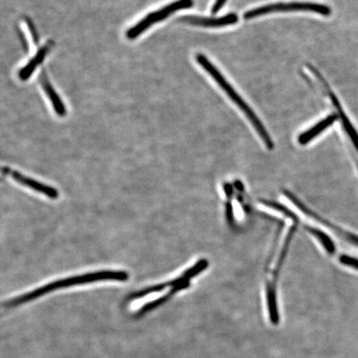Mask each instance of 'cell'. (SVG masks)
I'll return each mask as SVG.
<instances>
[{
  "label": "cell",
  "instance_id": "cell-7",
  "mask_svg": "<svg viewBox=\"0 0 358 358\" xmlns=\"http://www.w3.org/2000/svg\"><path fill=\"white\" fill-rule=\"evenodd\" d=\"M180 22L194 26L203 27V28H222L228 25L236 24L239 20L236 13L220 17H204L199 16H186L181 17Z\"/></svg>",
  "mask_w": 358,
  "mask_h": 358
},
{
  "label": "cell",
  "instance_id": "cell-6",
  "mask_svg": "<svg viewBox=\"0 0 358 358\" xmlns=\"http://www.w3.org/2000/svg\"><path fill=\"white\" fill-rule=\"evenodd\" d=\"M2 171L4 174H8L13 180L20 183L29 189H33L36 192H39L45 196H48L51 199H57L59 194L55 187H49L48 185H43L42 182L34 180V179L22 176L20 172L16 170H13L8 167H3Z\"/></svg>",
  "mask_w": 358,
  "mask_h": 358
},
{
  "label": "cell",
  "instance_id": "cell-9",
  "mask_svg": "<svg viewBox=\"0 0 358 358\" xmlns=\"http://www.w3.org/2000/svg\"><path fill=\"white\" fill-rule=\"evenodd\" d=\"M40 83H41L43 91L46 93L49 100H50L53 109H55L57 115L61 116V117H64L66 114L64 103L62 102L61 97L57 95L55 89L52 87L44 71H43L41 77H40Z\"/></svg>",
  "mask_w": 358,
  "mask_h": 358
},
{
  "label": "cell",
  "instance_id": "cell-13",
  "mask_svg": "<svg viewBox=\"0 0 358 358\" xmlns=\"http://www.w3.org/2000/svg\"><path fill=\"white\" fill-rule=\"evenodd\" d=\"M306 228L310 234L315 236L317 240L320 241V243L329 254L334 255L336 252V246L333 240L325 232L312 227H306Z\"/></svg>",
  "mask_w": 358,
  "mask_h": 358
},
{
  "label": "cell",
  "instance_id": "cell-16",
  "mask_svg": "<svg viewBox=\"0 0 358 358\" xmlns=\"http://www.w3.org/2000/svg\"><path fill=\"white\" fill-rule=\"evenodd\" d=\"M226 217L227 219L228 223L231 225L234 222V208H232V205L229 201L227 203L226 206Z\"/></svg>",
  "mask_w": 358,
  "mask_h": 358
},
{
  "label": "cell",
  "instance_id": "cell-17",
  "mask_svg": "<svg viewBox=\"0 0 358 358\" xmlns=\"http://www.w3.org/2000/svg\"><path fill=\"white\" fill-rule=\"evenodd\" d=\"M26 22L28 24L31 35H32L34 43L37 44L38 42V34L37 33V30L35 29L34 22L29 19H26Z\"/></svg>",
  "mask_w": 358,
  "mask_h": 358
},
{
  "label": "cell",
  "instance_id": "cell-10",
  "mask_svg": "<svg viewBox=\"0 0 358 358\" xmlns=\"http://www.w3.org/2000/svg\"><path fill=\"white\" fill-rule=\"evenodd\" d=\"M51 45H44L36 53L35 56L29 60L22 69L19 71V78L22 80H28L31 76L34 73L37 67L43 64L45 57L48 55L50 51Z\"/></svg>",
  "mask_w": 358,
  "mask_h": 358
},
{
  "label": "cell",
  "instance_id": "cell-5",
  "mask_svg": "<svg viewBox=\"0 0 358 358\" xmlns=\"http://www.w3.org/2000/svg\"><path fill=\"white\" fill-rule=\"evenodd\" d=\"M199 274L200 268L196 266H192L189 268V270L183 272V274L181 276L177 277V278L174 280L165 282V283L150 286V287L143 289L129 294L127 299V301L128 302L136 301V299L145 297L146 295H149L153 293H158L159 291H162L168 287H176V286L182 283H186V282H190L191 279L194 278V277Z\"/></svg>",
  "mask_w": 358,
  "mask_h": 358
},
{
  "label": "cell",
  "instance_id": "cell-11",
  "mask_svg": "<svg viewBox=\"0 0 358 358\" xmlns=\"http://www.w3.org/2000/svg\"><path fill=\"white\" fill-rule=\"evenodd\" d=\"M276 285L268 282L266 286V303L268 320L271 323L277 324L280 321L278 306H277Z\"/></svg>",
  "mask_w": 358,
  "mask_h": 358
},
{
  "label": "cell",
  "instance_id": "cell-12",
  "mask_svg": "<svg viewBox=\"0 0 358 358\" xmlns=\"http://www.w3.org/2000/svg\"><path fill=\"white\" fill-rule=\"evenodd\" d=\"M295 231H296V226L291 227L287 236H286L283 249H282L281 250L278 262H277L276 264L275 270L274 271V274H273V276H274V280H273L272 282L275 285H276L277 280H278L280 271L281 270L282 266H283L285 257L286 256H287L289 244L291 243V241H292Z\"/></svg>",
  "mask_w": 358,
  "mask_h": 358
},
{
  "label": "cell",
  "instance_id": "cell-8",
  "mask_svg": "<svg viewBox=\"0 0 358 358\" xmlns=\"http://www.w3.org/2000/svg\"><path fill=\"white\" fill-rule=\"evenodd\" d=\"M338 119V114H331L327 116L326 118L323 119L319 123H317L315 127L308 129L307 131L303 132L298 138L299 144L306 145L313 140L317 136L324 131L325 129H328L330 125L335 123L336 120Z\"/></svg>",
  "mask_w": 358,
  "mask_h": 358
},
{
  "label": "cell",
  "instance_id": "cell-19",
  "mask_svg": "<svg viewBox=\"0 0 358 358\" xmlns=\"http://www.w3.org/2000/svg\"><path fill=\"white\" fill-rule=\"evenodd\" d=\"M224 190H225L226 194L228 196H230L232 195V187L230 185H227L224 186Z\"/></svg>",
  "mask_w": 358,
  "mask_h": 358
},
{
  "label": "cell",
  "instance_id": "cell-14",
  "mask_svg": "<svg viewBox=\"0 0 358 358\" xmlns=\"http://www.w3.org/2000/svg\"><path fill=\"white\" fill-rule=\"evenodd\" d=\"M259 201H261L263 205L266 206V207L271 208L275 210V211H278L279 213L284 214L285 217L290 218L291 220H293L294 222H299L297 215L294 213L292 211H290V210L288 208H286L283 204L277 203L275 201L267 199H261Z\"/></svg>",
  "mask_w": 358,
  "mask_h": 358
},
{
  "label": "cell",
  "instance_id": "cell-4",
  "mask_svg": "<svg viewBox=\"0 0 358 358\" xmlns=\"http://www.w3.org/2000/svg\"><path fill=\"white\" fill-rule=\"evenodd\" d=\"M192 6H194V0H177L176 2L170 3L160 10L151 12L143 17L141 21H138L136 25L127 31V37L131 40L136 39L157 22L167 19L173 13L190 8Z\"/></svg>",
  "mask_w": 358,
  "mask_h": 358
},
{
  "label": "cell",
  "instance_id": "cell-3",
  "mask_svg": "<svg viewBox=\"0 0 358 358\" xmlns=\"http://www.w3.org/2000/svg\"><path fill=\"white\" fill-rule=\"evenodd\" d=\"M290 11L313 12L324 16H329L332 13L329 6L321 3L310 2L275 3L245 12L243 17L245 20H249L254 17L268 15V13Z\"/></svg>",
  "mask_w": 358,
  "mask_h": 358
},
{
  "label": "cell",
  "instance_id": "cell-15",
  "mask_svg": "<svg viewBox=\"0 0 358 358\" xmlns=\"http://www.w3.org/2000/svg\"><path fill=\"white\" fill-rule=\"evenodd\" d=\"M339 261L343 264V265L355 268V270L358 271L357 258L347 256V255H342V256L340 257L339 258Z\"/></svg>",
  "mask_w": 358,
  "mask_h": 358
},
{
  "label": "cell",
  "instance_id": "cell-2",
  "mask_svg": "<svg viewBox=\"0 0 358 358\" xmlns=\"http://www.w3.org/2000/svg\"><path fill=\"white\" fill-rule=\"evenodd\" d=\"M196 61L205 71H208V74L215 80V82L219 85V87L230 97V99L243 111V113L246 115V117L248 118L250 122L252 123L259 136H261L267 149L270 150H274V142H273L270 134H268L267 129L264 127L261 120H259L256 113H255L254 110L250 108L248 103H246L239 94L235 91V89L231 86L227 79L223 77L221 71L208 60L207 57L201 55V53L196 55Z\"/></svg>",
  "mask_w": 358,
  "mask_h": 358
},
{
  "label": "cell",
  "instance_id": "cell-18",
  "mask_svg": "<svg viewBox=\"0 0 358 358\" xmlns=\"http://www.w3.org/2000/svg\"><path fill=\"white\" fill-rule=\"evenodd\" d=\"M226 2L227 0H216V2H215L212 8V13H213V15H216L217 13L222 10V8Z\"/></svg>",
  "mask_w": 358,
  "mask_h": 358
},
{
  "label": "cell",
  "instance_id": "cell-1",
  "mask_svg": "<svg viewBox=\"0 0 358 358\" xmlns=\"http://www.w3.org/2000/svg\"><path fill=\"white\" fill-rule=\"evenodd\" d=\"M129 275L127 272L113 271H103L90 273V274L73 276L70 277V278L52 282V283L42 286V287L34 291H31V292L28 294H24L21 295V296L13 299L6 303V306L7 308H15L25 303L34 301V299L58 289L69 288L71 287V286L92 283V282L97 281L111 280L124 282L129 280Z\"/></svg>",
  "mask_w": 358,
  "mask_h": 358
}]
</instances>
